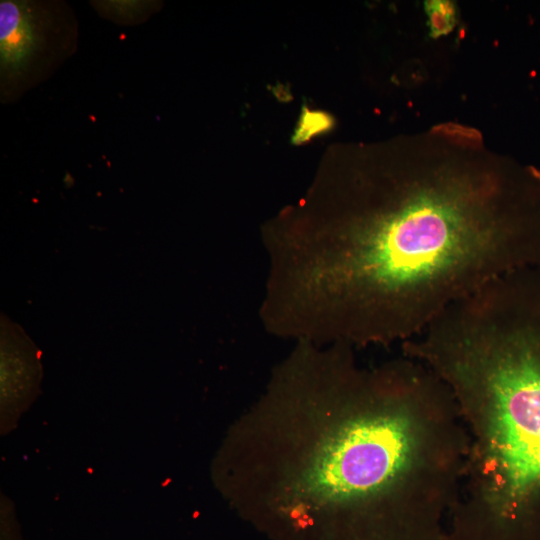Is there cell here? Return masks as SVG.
Wrapping results in <instances>:
<instances>
[{
	"instance_id": "6da1fadb",
	"label": "cell",
	"mask_w": 540,
	"mask_h": 540,
	"mask_svg": "<svg viewBox=\"0 0 540 540\" xmlns=\"http://www.w3.org/2000/svg\"><path fill=\"white\" fill-rule=\"evenodd\" d=\"M327 222L275 235L266 309L298 341L402 343L540 264V172L429 130L354 149Z\"/></svg>"
},
{
	"instance_id": "7a4b0ae2",
	"label": "cell",
	"mask_w": 540,
	"mask_h": 540,
	"mask_svg": "<svg viewBox=\"0 0 540 540\" xmlns=\"http://www.w3.org/2000/svg\"><path fill=\"white\" fill-rule=\"evenodd\" d=\"M469 438L447 385L402 354L299 342L231 424L213 479L269 540H445Z\"/></svg>"
},
{
	"instance_id": "3957f363",
	"label": "cell",
	"mask_w": 540,
	"mask_h": 540,
	"mask_svg": "<svg viewBox=\"0 0 540 540\" xmlns=\"http://www.w3.org/2000/svg\"><path fill=\"white\" fill-rule=\"evenodd\" d=\"M402 354L447 385L469 438L445 540H540V272L491 280Z\"/></svg>"
},
{
	"instance_id": "277c9868",
	"label": "cell",
	"mask_w": 540,
	"mask_h": 540,
	"mask_svg": "<svg viewBox=\"0 0 540 540\" xmlns=\"http://www.w3.org/2000/svg\"><path fill=\"white\" fill-rule=\"evenodd\" d=\"M78 20L58 0L0 1V100L15 103L77 50Z\"/></svg>"
},
{
	"instance_id": "5b68a950",
	"label": "cell",
	"mask_w": 540,
	"mask_h": 540,
	"mask_svg": "<svg viewBox=\"0 0 540 540\" xmlns=\"http://www.w3.org/2000/svg\"><path fill=\"white\" fill-rule=\"evenodd\" d=\"M93 6L103 17L126 25L139 24L157 11L155 1H101Z\"/></svg>"
},
{
	"instance_id": "8992f818",
	"label": "cell",
	"mask_w": 540,
	"mask_h": 540,
	"mask_svg": "<svg viewBox=\"0 0 540 540\" xmlns=\"http://www.w3.org/2000/svg\"><path fill=\"white\" fill-rule=\"evenodd\" d=\"M424 10L432 38L446 36L455 28L458 20V10L451 0H426Z\"/></svg>"
},
{
	"instance_id": "52a82bcc",
	"label": "cell",
	"mask_w": 540,
	"mask_h": 540,
	"mask_svg": "<svg viewBox=\"0 0 540 540\" xmlns=\"http://www.w3.org/2000/svg\"><path fill=\"white\" fill-rule=\"evenodd\" d=\"M436 134H439L450 141L462 145H483V137L481 133L469 126L458 123H442L430 128Z\"/></svg>"
}]
</instances>
